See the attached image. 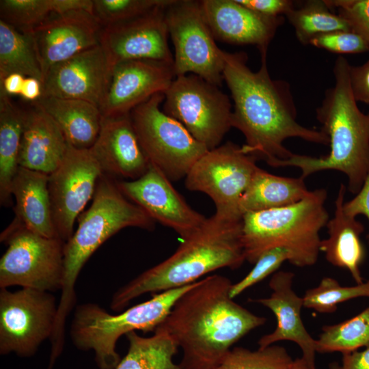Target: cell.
<instances>
[{"label": "cell", "mask_w": 369, "mask_h": 369, "mask_svg": "<svg viewBox=\"0 0 369 369\" xmlns=\"http://www.w3.org/2000/svg\"><path fill=\"white\" fill-rule=\"evenodd\" d=\"M260 53L261 66L254 72L247 66L245 52L223 51V79L234 102L232 126L245 138L241 146L243 152L269 165L293 154L284 146L288 138L329 146V137L322 131L305 127L297 121L289 84L271 78L267 51Z\"/></svg>", "instance_id": "obj_1"}, {"label": "cell", "mask_w": 369, "mask_h": 369, "mask_svg": "<svg viewBox=\"0 0 369 369\" xmlns=\"http://www.w3.org/2000/svg\"><path fill=\"white\" fill-rule=\"evenodd\" d=\"M228 277L197 281L176 301L160 325L182 351V369H215L232 346L266 319L236 303Z\"/></svg>", "instance_id": "obj_2"}, {"label": "cell", "mask_w": 369, "mask_h": 369, "mask_svg": "<svg viewBox=\"0 0 369 369\" xmlns=\"http://www.w3.org/2000/svg\"><path fill=\"white\" fill-rule=\"evenodd\" d=\"M350 66L343 57L337 58L333 69L335 84L326 90L316 110L320 131L329 139V154L320 157L293 154L269 165L298 167L303 179L320 171L340 172L348 178V190L356 195L369 174V113L359 109L353 96Z\"/></svg>", "instance_id": "obj_3"}, {"label": "cell", "mask_w": 369, "mask_h": 369, "mask_svg": "<svg viewBox=\"0 0 369 369\" xmlns=\"http://www.w3.org/2000/svg\"><path fill=\"white\" fill-rule=\"evenodd\" d=\"M241 229L242 221L208 218L199 230L182 239L172 256L118 288L112 296L110 308L120 312L145 293L184 286L219 269L239 268L245 261Z\"/></svg>", "instance_id": "obj_4"}, {"label": "cell", "mask_w": 369, "mask_h": 369, "mask_svg": "<svg viewBox=\"0 0 369 369\" xmlns=\"http://www.w3.org/2000/svg\"><path fill=\"white\" fill-rule=\"evenodd\" d=\"M90 206L77 219L78 226L65 243L64 276L53 335L65 336L67 316L76 303L75 284L93 253L120 230L135 227L151 231L155 221L119 189L115 179L102 174Z\"/></svg>", "instance_id": "obj_5"}, {"label": "cell", "mask_w": 369, "mask_h": 369, "mask_svg": "<svg viewBox=\"0 0 369 369\" xmlns=\"http://www.w3.org/2000/svg\"><path fill=\"white\" fill-rule=\"evenodd\" d=\"M327 197L325 189H317L292 205L245 213L241 237L245 260L254 264L265 251L283 247L292 264H314L320 252L319 233L329 219Z\"/></svg>", "instance_id": "obj_6"}, {"label": "cell", "mask_w": 369, "mask_h": 369, "mask_svg": "<svg viewBox=\"0 0 369 369\" xmlns=\"http://www.w3.org/2000/svg\"><path fill=\"white\" fill-rule=\"evenodd\" d=\"M195 282L153 294L148 301L116 315L96 303L79 305L70 325L72 342L80 351H92L98 369H113L121 360L115 350L119 338L135 330L154 332L178 299Z\"/></svg>", "instance_id": "obj_7"}, {"label": "cell", "mask_w": 369, "mask_h": 369, "mask_svg": "<svg viewBox=\"0 0 369 369\" xmlns=\"http://www.w3.org/2000/svg\"><path fill=\"white\" fill-rule=\"evenodd\" d=\"M164 94H156L130 112L140 145L150 163L171 181L185 178L209 150L178 121L161 109Z\"/></svg>", "instance_id": "obj_8"}, {"label": "cell", "mask_w": 369, "mask_h": 369, "mask_svg": "<svg viewBox=\"0 0 369 369\" xmlns=\"http://www.w3.org/2000/svg\"><path fill=\"white\" fill-rule=\"evenodd\" d=\"M0 240L8 246L0 260V288L62 290L66 243L34 233L14 219Z\"/></svg>", "instance_id": "obj_9"}, {"label": "cell", "mask_w": 369, "mask_h": 369, "mask_svg": "<svg viewBox=\"0 0 369 369\" xmlns=\"http://www.w3.org/2000/svg\"><path fill=\"white\" fill-rule=\"evenodd\" d=\"M257 160L241 146L228 141L208 150L193 165L185 177V186L212 199L215 218L241 221L240 202L258 167Z\"/></svg>", "instance_id": "obj_10"}, {"label": "cell", "mask_w": 369, "mask_h": 369, "mask_svg": "<svg viewBox=\"0 0 369 369\" xmlns=\"http://www.w3.org/2000/svg\"><path fill=\"white\" fill-rule=\"evenodd\" d=\"M163 111L181 123L209 150L232 128V104L219 86L188 74L176 77L164 93Z\"/></svg>", "instance_id": "obj_11"}, {"label": "cell", "mask_w": 369, "mask_h": 369, "mask_svg": "<svg viewBox=\"0 0 369 369\" xmlns=\"http://www.w3.org/2000/svg\"><path fill=\"white\" fill-rule=\"evenodd\" d=\"M165 20L174 46L176 77L193 74L221 86L223 51L215 42L200 1L173 0L166 8Z\"/></svg>", "instance_id": "obj_12"}, {"label": "cell", "mask_w": 369, "mask_h": 369, "mask_svg": "<svg viewBox=\"0 0 369 369\" xmlns=\"http://www.w3.org/2000/svg\"><path fill=\"white\" fill-rule=\"evenodd\" d=\"M57 310L58 303L51 292L0 288V354L34 355L41 344L50 340Z\"/></svg>", "instance_id": "obj_13"}, {"label": "cell", "mask_w": 369, "mask_h": 369, "mask_svg": "<svg viewBox=\"0 0 369 369\" xmlns=\"http://www.w3.org/2000/svg\"><path fill=\"white\" fill-rule=\"evenodd\" d=\"M102 174L90 149H77L68 144L61 165L49 175L53 223L59 238L64 243L72 237L74 223L92 200Z\"/></svg>", "instance_id": "obj_14"}, {"label": "cell", "mask_w": 369, "mask_h": 369, "mask_svg": "<svg viewBox=\"0 0 369 369\" xmlns=\"http://www.w3.org/2000/svg\"><path fill=\"white\" fill-rule=\"evenodd\" d=\"M173 0L136 18L102 28L99 44L109 71L130 60H153L174 64L168 44L165 10Z\"/></svg>", "instance_id": "obj_15"}, {"label": "cell", "mask_w": 369, "mask_h": 369, "mask_svg": "<svg viewBox=\"0 0 369 369\" xmlns=\"http://www.w3.org/2000/svg\"><path fill=\"white\" fill-rule=\"evenodd\" d=\"M121 192L155 222L174 230L182 239L199 230L208 218L193 210L171 180L150 163L146 172L133 180H118Z\"/></svg>", "instance_id": "obj_16"}, {"label": "cell", "mask_w": 369, "mask_h": 369, "mask_svg": "<svg viewBox=\"0 0 369 369\" xmlns=\"http://www.w3.org/2000/svg\"><path fill=\"white\" fill-rule=\"evenodd\" d=\"M174 64L130 60L112 69L103 102L102 117L128 114L152 96L164 94L176 78Z\"/></svg>", "instance_id": "obj_17"}, {"label": "cell", "mask_w": 369, "mask_h": 369, "mask_svg": "<svg viewBox=\"0 0 369 369\" xmlns=\"http://www.w3.org/2000/svg\"><path fill=\"white\" fill-rule=\"evenodd\" d=\"M102 27L85 11L53 14L32 30L45 77L53 66L99 44Z\"/></svg>", "instance_id": "obj_18"}, {"label": "cell", "mask_w": 369, "mask_h": 369, "mask_svg": "<svg viewBox=\"0 0 369 369\" xmlns=\"http://www.w3.org/2000/svg\"><path fill=\"white\" fill-rule=\"evenodd\" d=\"M110 80L100 44L51 67L46 72L42 96L78 99L100 107Z\"/></svg>", "instance_id": "obj_19"}, {"label": "cell", "mask_w": 369, "mask_h": 369, "mask_svg": "<svg viewBox=\"0 0 369 369\" xmlns=\"http://www.w3.org/2000/svg\"><path fill=\"white\" fill-rule=\"evenodd\" d=\"M90 150L102 174L117 180H135L150 163L134 130L130 113L102 117L100 130Z\"/></svg>", "instance_id": "obj_20"}, {"label": "cell", "mask_w": 369, "mask_h": 369, "mask_svg": "<svg viewBox=\"0 0 369 369\" xmlns=\"http://www.w3.org/2000/svg\"><path fill=\"white\" fill-rule=\"evenodd\" d=\"M202 9L215 40L234 44L256 45L267 51L282 16L258 14L236 0H202Z\"/></svg>", "instance_id": "obj_21"}, {"label": "cell", "mask_w": 369, "mask_h": 369, "mask_svg": "<svg viewBox=\"0 0 369 369\" xmlns=\"http://www.w3.org/2000/svg\"><path fill=\"white\" fill-rule=\"evenodd\" d=\"M294 276L290 271L276 272L269 281L271 295L266 298L249 299L268 308L277 320L275 330L262 336L258 343L260 348H264L279 341L293 342L301 349L302 357L315 365L316 341L303 323L301 310L303 300L292 288Z\"/></svg>", "instance_id": "obj_22"}, {"label": "cell", "mask_w": 369, "mask_h": 369, "mask_svg": "<svg viewBox=\"0 0 369 369\" xmlns=\"http://www.w3.org/2000/svg\"><path fill=\"white\" fill-rule=\"evenodd\" d=\"M68 147L62 131L42 109L33 102L25 109L19 167L49 175L61 165Z\"/></svg>", "instance_id": "obj_23"}, {"label": "cell", "mask_w": 369, "mask_h": 369, "mask_svg": "<svg viewBox=\"0 0 369 369\" xmlns=\"http://www.w3.org/2000/svg\"><path fill=\"white\" fill-rule=\"evenodd\" d=\"M346 191V186L341 184L335 201L334 216L326 225L328 237L320 241V251L325 254L326 260L332 265L348 270L357 284H359L363 283L359 267L366 255L360 238L364 226L356 218L344 213Z\"/></svg>", "instance_id": "obj_24"}, {"label": "cell", "mask_w": 369, "mask_h": 369, "mask_svg": "<svg viewBox=\"0 0 369 369\" xmlns=\"http://www.w3.org/2000/svg\"><path fill=\"white\" fill-rule=\"evenodd\" d=\"M49 174L19 167L11 186L14 220L46 238H58L52 217ZM60 239V238H59Z\"/></svg>", "instance_id": "obj_25"}, {"label": "cell", "mask_w": 369, "mask_h": 369, "mask_svg": "<svg viewBox=\"0 0 369 369\" xmlns=\"http://www.w3.org/2000/svg\"><path fill=\"white\" fill-rule=\"evenodd\" d=\"M33 103L54 120L70 146L77 149L93 146L102 119L98 106L86 100L53 96H41Z\"/></svg>", "instance_id": "obj_26"}, {"label": "cell", "mask_w": 369, "mask_h": 369, "mask_svg": "<svg viewBox=\"0 0 369 369\" xmlns=\"http://www.w3.org/2000/svg\"><path fill=\"white\" fill-rule=\"evenodd\" d=\"M301 177L276 176L260 168L240 202V210L245 213L288 206L308 195L310 191Z\"/></svg>", "instance_id": "obj_27"}, {"label": "cell", "mask_w": 369, "mask_h": 369, "mask_svg": "<svg viewBox=\"0 0 369 369\" xmlns=\"http://www.w3.org/2000/svg\"><path fill=\"white\" fill-rule=\"evenodd\" d=\"M25 109L15 105L0 91V204L12 205L11 186L19 167L18 154Z\"/></svg>", "instance_id": "obj_28"}, {"label": "cell", "mask_w": 369, "mask_h": 369, "mask_svg": "<svg viewBox=\"0 0 369 369\" xmlns=\"http://www.w3.org/2000/svg\"><path fill=\"white\" fill-rule=\"evenodd\" d=\"M125 336L127 353L113 369H182L173 361L178 346L162 326L150 337H142L135 331Z\"/></svg>", "instance_id": "obj_29"}, {"label": "cell", "mask_w": 369, "mask_h": 369, "mask_svg": "<svg viewBox=\"0 0 369 369\" xmlns=\"http://www.w3.org/2000/svg\"><path fill=\"white\" fill-rule=\"evenodd\" d=\"M12 73L36 78L42 84L44 81L32 31L18 30L0 20V81Z\"/></svg>", "instance_id": "obj_30"}, {"label": "cell", "mask_w": 369, "mask_h": 369, "mask_svg": "<svg viewBox=\"0 0 369 369\" xmlns=\"http://www.w3.org/2000/svg\"><path fill=\"white\" fill-rule=\"evenodd\" d=\"M300 42L308 44L314 37L337 31H351L346 21L331 12L325 1H308L286 15Z\"/></svg>", "instance_id": "obj_31"}, {"label": "cell", "mask_w": 369, "mask_h": 369, "mask_svg": "<svg viewBox=\"0 0 369 369\" xmlns=\"http://www.w3.org/2000/svg\"><path fill=\"white\" fill-rule=\"evenodd\" d=\"M318 353H350L369 346V307L342 323L326 325L316 340Z\"/></svg>", "instance_id": "obj_32"}, {"label": "cell", "mask_w": 369, "mask_h": 369, "mask_svg": "<svg viewBox=\"0 0 369 369\" xmlns=\"http://www.w3.org/2000/svg\"><path fill=\"white\" fill-rule=\"evenodd\" d=\"M361 297H369V279L353 286H342L335 279L325 277L316 287L305 291L303 307L319 313H332L339 303Z\"/></svg>", "instance_id": "obj_33"}, {"label": "cell", "mask_w": 369, "mask_h": 369, "mask_svg": "<svg viewBox=\"0 0 369 369\" xmlns=\"http://www.w3.org/2000/svg\"><path fill=\"white\" fill-rule=\"evenodd\" d=\"M59 0H1L0 16L6 23L23 31H30L58 14Z\"/></svg>", "instance_id": "obj_34"}, {"label": "cell", "mask_w": 369, "mask_h": 369, "mask_svg": "<svg viewBox=\"0 0 369 369\" xmlns=\"http://www.w3.org/2000/svg\"><path fill=\"white\" fill-rule=\"evenodd\" d=\"M292 361L286 348L277 345L256 351L234 347L215 369H284Z\"/></svg>", "instance_id": "obj_35"}, {"label": "cell", "mask_w": 369, "mask_h": 369, "mask_svg": "<svg viewBox=\"0 0 369 369\" xmlns=\"http://www.w3.org/2000/svg\"><path fill=\"white\" fill-rule=\"evenodd\" d=\"M166 1L167 0H93V14L103 27L143 15Z\"/></svg>", "instance_id": "obj_36"}, {"label": "cell", "mask_w": 369, "mask_h": 369, "mask_svg": "<svg viewBox=\"0 0 369 369\" xmlns=\"http://www.w3.org/2000/svg\"><path fill=\"white\" fill-rule=\"evenodd\" d=\"M290 254L283 247H275L263 253L254 268L239 282L232 284L230 296L234 299L248 288L263 280L277 271L283 262H289Z\"/></svg>", "instance_id": "obj_37"}, {"label": "cell", "mask_w": 369, "mask_h": 369, "mask_svg": "<svg viewBox=\"0 0 369 369\" xmlns=\"http://www.w3.org/2000/svg\"><path fill=\"white\" fill-rule=\"evenodd\" d=\"M325 1L330 10H337L338 15L346 21L351 31L364 40L369 51V0Z\"/></svg>", "instance_id": "obj_38"}, {"label": "cell", "mask_w": 369, "mask_h": 369, "mask_svg": "<svg viewBox=\"0 0 369 369\" xmlns=\"http://www.w3.org/2000/svg\"><path fill=\"white\" fill-rule=\"evenodd\" d=\"M310 44L336 53H359L368 51L364 40L351 31H337L321 34L312 38Z\"/></svg>", "instance_id": "obj_39"}, {"label": "cell", "mask_w": 369, "mask_h": 369, "mask_svg": "<svg viewBox=\"0 0 369 369\" xmlns=\"http://www.w3.org/2000/svg\"><path fill=\"white\" fill-rule=\"evenodd\" d=\"M246 8L269 17H280L294 8V3L288 0H236Z\"/></svg>", "instance_id": "obj_40"}, {"label": "cell", "mask_w": 369, "mask_h": 369, "mask_svg": "<svg viewBox=\"0 0 369 369\" xmlns=\"http://www.w3.org/2000/svg\"><path fill=\"white\" fill-rule=\"evenodd\" d=\"M349 77L355 100L369 104V59L359 66L351 65Z\"/></svg>", "instance_id": "obj_41"}, {"label": "cell", "mask_w": 369, "mask_h": 369, "mask_svg": "<svg viewBox=\"0 0 369 369\" xmlns=\"http://www.w3.org/2000/svg\"><path fill=\"white\" fill-rule=\"evenodd\" d=\"M343 210L346 215L351 217L356 218L357 215H363L369 221V174L355 197L348 202H344Z\"/></svg>", "instance_id": "obj_42"}, {"label": "cell", "mask_w": 369, "mask_h": 369, "mask_svg": "<svg viewBox=\"0 0 369 369\" xmlns=\"http://www.w3.org/2000/svg\"><path fill=\"white\" fill-rule=\"evenodd\" d=\"M341 369H369V346L362 351L343 353Z\"/></svg>", "instance_id": "obj_43"}, {"label": "cell", "mask_w": 369, "mask_h": 369, "mask_svg": "<svg viewBox=\"0 0 369 369\" xmlns=\"http://www.w3.org/2000/svg\"><path fill=\"white\" fill-rule=\"evenodd\" d=\"M42 83L33 77H25L20 92V97L31 103L37 101L42 95Z\"/></svg>", "instance_id": "obj_44"}, {"label": "cell", "mask_w": 369, "mask_h": 369, "mask_svg": "<svg viewBox=\"0 0 369 369\" xmlns=\"http://www.w3.org/2000/svg\"><path fill=\"white\" fill-rule=\"evenodd\" d=\"M25 79V77L20 74H10L0 81V91L4 92L10 96H20Z\"/></svg>", "instance_id": "obj_45"}, {"label": "cell", "mask_w": 369, "mask_h": 369, "mask_svg": "<svg viewBox=\"0 0 369 369\" xmlns=\"http://www.w3.org/2000/svg\"><path fill=\"white\" fill-rule=\"evenodd\" d=\"M284 369H317L315 365L308 363L303 357L297 358Z\"/></svg>", "instance_id": "obj_46"}, {"label": "cell", "mask_w": 369, "mask_h": 369, "mask_svg": "<svg viewBox=\"0 0 369 369\" xmlns=\"http://www.w3.org/2000/svg\"><path fill=\"white\" fill-rule=\"evenodd\" d=\"M330 369H341V366H339L337 364H333L330 366Z\"/></svg>", "instance_id": "obj_47"}]
</instances>
